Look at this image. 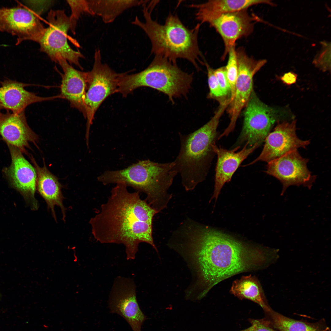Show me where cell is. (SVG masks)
Returning a JSON list of instances; mask_svg holds the SVG:
<instances>
[{
	"label": "cell",
	"mask_w": 331,
	"mask_h": 331,
	"mask_svg": "<svg viewBox=\"0 0 331 331\" xmlns=\"http://www.w3.org/2000/svg\"><path fill=\"white\" fill-rule=\"evenodd\" d=\"M230 292L240 299H248L257 303L266 312L271 309L267 303L260 283L254 276H243L234 280Z\"/></svg>",
	"instance_id": "cell-24"
},
{
	"label": "cell",
	"mask_w": 331,
	"mask_h": 331,
	"mask_svg": "<svg viewBox=\"0 0 331 331\" xmlns=\"http://www.w3.org/2000/svg\"><path fill=\"white\" fill-rule=\"evenodd\" d=\"M71 10V14L69 17L70 30L74 34L77 23L82 15L86 14L93 15L90 10L88 0H67Z\"/></svg>",
	"instance_id": "cell-27"
},
{
	"label": "cell",
	"mask_w": 331,
	"mask_h": 331,
	"mask_svg": "<svg viewBox=\"0 0 331 331\" xmlns=\"http://www.w3.org/2000/svg\"><path fill=\"white\" fill-rule=\"evenodd\" d=\"M267 313L271 324L279 331H325L318 326L291 318L272 309Z\"/></svg>",
	"instance_id": "cell-25"
},
{
	"label": "cell",
	"mask_w": 331,
	"mask_h": 331,
	"mask_svg": "<svg viewBox=\"0 0 331 331\" xmlns=\"http://www.w3.org/2000/svg\"><path fill=\"white\" fill-rule=\"evenodd\" d=\"M93 16L100 17L105 24L113 22L126 10L142 6L146 0H88Z\"/></svg>",
	"instance_id": "cell-23"
},
{
	"label": "cell",
	"mask_w": 331,
	"mask_h": 331,
	"mask_svg": "<svg viewBox=\"0 0 331 331\" xmlns=\"http://www.w3.org/2000/svg\"><path fill=\"white\" fill-rule=\"evenodd\" d=\"M177 248L195 277L187 290L199 300L215 285L236 274L264 267L275 261V249L253 247L195 222L185 225Z\"/></svg>",
	"instance_id": "cell-1"
},
{
	"label": "cell",
	"mask_w": 331,
	"mask_h": 331,
	"mask_svg": "<svg viewBox=\"0 0 331 331\" xmlns=\"http://www.w3.org/2000/svg\"><path fill=\"white\" fill-rule=\"evenodd\" d=\"M0 135L7 143L27 154L29 142L37 145V135L31 129L26 120L25 111L19 113L8 110L0 113Z\"/></svg>",
	"instance_id": "cell-17"
},
{
	"label": "cell",
	"mask_w": 331,
	"mask_h": 331,
	"mask_svg": "<svg viewBox=\"0 0 331 331\" xmlns=\"http://www.w3.org/2000/svg\"><path fill=\"white\" fill-rule=\"evenodd\" d=\"M127 187L123 183L116 184L89 223L97 241L123 244L129 260L135 258L142 242L158 251L153 238L152 221L158 212L141 198L139 192H130Z\"/></svg>",
	"instance_id": "cell-2"
},
{
	"label": "cell",
	"mask_w": 331,
	"mask_h": 331,
	"mask_svg": "<svg viewBox=\"0 0 331 331\" xmlns=\"http://www.w3.org/2000/svg\"><path fill=\"white\" fill-rule=\"evenodd\" d=\"M47 19L48 26L45 29L39 43L40 50L53 61L58 63L63 59L82 70L79 60L84 56L79 51L73 50L67 42V34L70 29L69 17L63 10H51Z\"/></svg>",
	"instance_id": "cell-8"
},
{
	"label": "cell",
	"mask_w": 331,
	"mask_h": 331,
	"mask_svg": "<svg viewBox=\"0 0 331 331\" xmlns=\"http://www.w3.org/2000/svg\"><path fill=\"white\" fill-rule=\"evenodd\" d=\"M251 325L249 328L239 331H276L272 329L269 321L264 319H249Z\"/></svg>",
	"instance_id": "cell-30"
},
{
	"label": "cell",
	"mask_w": 331,
	"mask_h": 331,
	"mask_svg": "<svg viewBox=\"0 0 331 331\" xmlns=\"http://www.w3.org/2000/svg\"><path fill=\"white\" fill-rule=\"evenodd\" d=\"M3 108V107H2V105L1 104V103H0V113L1 112V110Z\"/></svg>",
	"instance_id": "cell-34"
},
{
	"label": "cell",
	"mask_w": 331,
	"mask_h": 331,
	"mask_svg": "<svg viewBox=\"0 0 331 331\" xmlns=\"http://www.w3.org/2000/svg\"><path fill=\"white\" fill-rule=\"evenodd\" d=\"M245 107L238 142H245L249 147L260 146L278 120L277 111L263 103L253 91Z\"/></svg>",
	"instance_id": "cell-10"
},
{
	"label": "cell",
	"mask_w": 331,
	"mask_h": 331,
	"mask_svg": "<svg viewBox=\"0 0 331 331\" xmlns=\"http://www.w3.org/2000/svg\"><path fill=\"white\" fill-rule=\"evenodd\" d=\"M0 103L3 108L19 113L25 111L29 105L38 102L61 98L60 94L49 97H41L24 89L28 84L11 80L0 82Z\"/></svg>",
	"instance_id": "cell-20"
},
{
	"label": "cell",
	"mask_w": 331,
	"mask_h": 331,
	"mask_svg": "<svg viewBox=\"0 0 331 331\" xmlns=\"http://www.w3.org/2000/svg\"><path fill=\"white\" fill-rule=\"evenodd\" d=\"M136 287L131 278H116L109 297L108 307L111 313L122 317L133 331H141L142 326L147 318L138 303Z\"/></svg>",
	"instance_id": "cell-12"
},
{
	"label": "cell",
	"mask_w": 331,
	"mask_h": 331,
	"mask_svg": "<svg viewBox=\"0 0 331 331\" xmlns=\"http://www.w3.org/2000/svg\"><path fill=\"white\" fill-rule=\"evenodd\" d=\"M214 73L226 97L228 95L230 98V88L227 76L226 66L214 70Z\"/></svg>",
	"instance_id": "cell-29"
},
{
	"label": "cell",
	"mask_w": 331,
	"mask_h": 331,
	"mask_svg": "<svg viewBox=\"0 0 331 331\" xmlns=\"http://www.w3.org/2000/svg\"><path fill=\"white\" fill-rule=\"evenodd\" d=\"M260 146L256 144L249 147L246 143L242 149L236 152L239 148V146L232 150H227L218 147L215 143L213 144L212 148L215 153L217 155V160L214 192L210 200L215 198L216 201L224 184L231 181L232 176L242 162Z\"/></svg>",
	"instance_id": "cell-18"
},
{
	"label": "cell",
	"mask_w": 331,
	"mask_h": 331,
	"mask_svg": "<svg viewBox=\"0 0 331 331\" xmlns=\"http://www.w3.org/2000/svg\"><path fill=\"white\" fill-rule=\"evenodd\" d=\"M227 106L226 103L220 104L211 119L194 132L179 133L180 149L173 162L186 191L193 189L206 178L215 154L212 146L215 143L219 120Z\"/></svg>",
	"instance_id": "cell-5"
},
{
	"label": "cell",
	"mask_w": 331,
	"mask_h": 331,
	"mask_svg": "<svg viewBox=\"0 0 331 331\" xmlns=\"http://www.w3.org/2000/svg\"><path fill=\"white\" fill-rule=\"evenodd\" d=\"M329 46H328L325 47V49L324 55V56L323 50L321 51L319 54V57H317L314 60V65L317 67L319 68L321 70L323 71L329 70H330V57L329 56Z\"/></svg>",
	"instance_id": "cell-31"
},
{
	"label": "cell",
	"mask_w": 331,
	"mask_h": 331,
	"mask_svg": "<svg viewBox=\"0 0 331 331\" xmlns=\"http://www.w3.org/2000/svg\"><path fill=\"white\" fill-rule=\"evenodd\" d=\"M228 55V58L226 67L227 76L230 88V104L232 102L234 97L236 83L238 75V66L235 46L230 48Z\"/></svg>",
	"instance_id": "cell-26"
},
{
	"label": "cell",
	"mask_w": 331,
	"mask_h": 331,
	"mask_svg": "<svg viewBox=\"0 0 331 331\" xmlns=\"http://www.w3.org/2000/svg\"><path fill=\"white\" fill-rule=\"evenodd\" d=\"M146 1L142 5L145 21L137 16L131 23L140 28L147 35L151 45V53L177 63L179 59L190 62L197 71L198 63L204 65V56L199 48L198 35L201 25L192 29L186 27L176 15L169 14L164 24L153 20L151 14L156 4Z\"/></svg>",
	"instance_id": "cell-3"
},
{
	"label": "cell",
	"mask_w": 331,
	"mask_h": 331,
	"mask_svg": "<svg viewBox=\"0 0 331 331\" xmlns=\"http://www.w3.org/2000/svg\"><path fill=\"white\" fill-rule=\"evenodd\" d=\"M192 79V74L182 70L177 63L155 55L151 63L143 71L131 74L123 73L117 92L125 97L139 87H150L167 95L173 104L174 98L187 96Z\"/></svg>",
	"instance_id": "cell-6"
},
{
	"label": "cell",
	"mask_w": 331,
	"mask_h": 331,
	"mask_svg": "<svg viewBox=\"0 0 331 331\" xmlns=\"http://www.w3.org/2000/svg\"><path fill=\"white\" fill-rule=\"evenodd\" d=\"M236 52L238 71L235 96L229 105L230 122L221 134L222 136H228L234 128L239 114L245 107L253 91V77L267 62L266 59L257 60L249 56L242 47L236 49Z\"/></svg>",
	"instance_id": "cell-9"
},
{
	"label": "cell",
	"mask_w": 331,
	"mask_h": 331,
	"mask_svg": "<svg viewBox=\"0 0 331 331\" xmlns=\"http://www.w3.org/2000/svg\"><path fill=\"white\" fill-rule=\"evenodd\" d=\"M177 173L173 162L159 163L148 159L122 169L106 171L97 180L104 185L123 183L144 193L148 204L158 213L166 207L172 198L168 191Z\"/></svg>",
	"instance_id": "cell-4"
},
{
	"label": "cell",
	"mask_w": 331,
	"mask_h": 331,
	"mask_svg": "<svg viewBox=\"0 0 331 331\" xmlns=\"http://www.w3.org/2000/svg\"><path fill=\"white\" fill-rule=\"evenodd\" d=\"M204 65L207 70L208 82L209 89L208 97L216 99L219 101L220 103L226 100H224L223 98L226 96L222 90L214 74V69L211 68L206 62L205 63Z\"/></svg>",
	"instance_id": "cell-28"
},
{
	"label": "cell",
	"mask_w": 331,
	"mask_h": 331,
	"mask_svg": "<svg viewBox=\"0 0 331 331\" xmlns=\"http://www.w3.org/2000/svg\"><path fill=\"white\" fill-rule=\"evenodd\" d=\"M50 1H27L26 3L29 5V8L35 13L40 15L50 5Z\"/></svg>",
	"instance_id": "cell-32"
},
{
	"label": "cell",
	"mask_w": 331,
	"mask_h": 331,
	"mask_svg": "<svg viewBox=\"0 0 331 331\" xmlns=\"http://www.w3.org/2000/svg\"><path fill=\"white\" fill-rule=\"evenodd\" d=\"M8 146L11 162L10 166L4 169L5 174L12 186L22 194L31 209L36 211L39 206L35 197L37 179L36 170L18 148Z\"/></svg>",
	"instance_id": "cell-15"
},
{
	"label": "cell",
	"mask_w": 331,
	"mask_h": 331,
	"mask_svg": "<svg viewBox=\"0 0 331 331\" xmlns=\"http://www.w3.org/2000/svg\"><path fill=\"white\" fill-rule=\"evenodd\" d=\"M309 160L301 156L297 150L287 153L268 163L265 172L278 179L283 186L281 195L291 185H302L310 189L316 177L307 167Z\"/></svg>",
	"instance_id": "cell-13"
},
{
	"label": "cell",
	"mask_w": 331,
	"mask_h": 331,
	"mask_svg": "<svg viewBox=\"0 0 331 331\" xmlns=\"http://www.w3.org/2000/svg\"><path fill=\"white\" fill-rule=\"evenodd\" d=\"M88 72L87 88L84 101L85 117L87 119L86 138H88L90 127L94 115L103 101L109 96L117 93L120 78L118 73L102 62L101 51L96 49L92 70Z\"/></svg>",
	"instance_id": "cell-7"
},
{
	"label": "cell",
	"mask_w": 331,
	"mask_h": 331,
	"mask_svg": "<svg viewBox=\"0 0 331 331\" xmlns=\"http://www.w3.org/2000/svg\"><path fill=\"white\" fill-rule=\"evenodd\" d=\"M243 10L222 15L208 24L221 36L224 45L221 59L223 60L231 48L238 39L247 37L253 32L255 25L262 21L256 15Z\"/></svg>",
	"instance_id": "cell-14"
},
{
	"label": "cell",
	"mask_w": 331,
	"mask_h": 331,
	"mask_svg": "<svg viewBox=\"0 0 331 331\" xmlns=\"http://www.w3.org/2000/svg\"><path fill=\"white\" fill-rule=\"evenodd\" d=\"M296 130V120L278 124L266 138L259 156L247 166L259 161L268 163L291 151L306 147L309 144L310 141L299 139Z\"/></svg>",
	"instance_id": "cell-16"
},
{
	"label": "cell",
	"mask_w": 331,
	"mask_h": 331,
	"mask_svg": "<svg viewBox=\"0 0 331 331\" xmlns=\"http://www.w3.org/2000/svg\"><path fill=\"white\" fill-rule=\"evenodd\" d=\"M63 73L60 87L62 98L67 100L71 107L78 110L85 116L84 101L87 88L88 73L78 70L65 60L58 62Z\"/></svg>",
	"instance_id": "cell-19"
},
{
	"label": "cell",
	"mask_w": 331,
	"mask_h": 331,
	"mask_svg": "<svg viewBox=\"0 0 331 331\" xmlns=\"http://www.w3.org/2000/svg\"><path fill=\"white\" fill-rule=\"evenodd\" d=\"M262 4L275 6L268 0H210L201 3H192L189 6L195 10L196 19L201 25L208 23L222 14Z\"/></svg>",
	"instance_id": "cell-21"
},
{
	"label": "cell",
	"mask_w": 331,
	"mask_h": 331,
	"mask_svg": "<svg viewBox=\"0 0 331 331\" xmlns=\"http://www.w3.org/2000/svg\"><path fill=\"white\" fill-rule=\"evenodd\" d=\"M29 157L36 172V187L39 193L46 201L48 208L51 211L55 220L57 221L54 210L55 206L57 205L61 208L63 219L65 221L66 209L63 204L64 197L61 191L62 185L57 177L48 169L44 162V166L41 167L32 156Z\"/></svg>",
	"instance_id": "cell-22"
},
{
	"label": "cell",
	"mask_w": 331,
	"mask_h": 331,
	"mask_svg": "<svg viewBox=\"0 0 331 331\" xmlns=\"http://www.w3.org/2000/svg\"><path fill=\"white\" fill-rule=\"evenodd\" d=\"M45 29L38 15L19 2L16 7L0 8V31L17 37V45L26 40L39 43Z\"/></svg>",
	"instance_id": "cell-11"
},
{
	"label": "cell",
	"mask_w": 331,
	"mask_h": 331,
	"mask_svg": "<svg viewBox=\"0 0 331 331\" xmlns=\"http://www.w3.org/2000/svg\"><path fill=\"white\" fill-rule=\"evenodd\" d=\"M297 77L296 74L290 72L285 74L281 77L280 79L284 83L289 85L296 82Z\"/></svg>",
	"instance_id": "cell-33"
}]
</instances>
